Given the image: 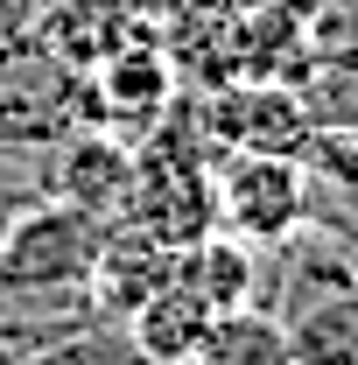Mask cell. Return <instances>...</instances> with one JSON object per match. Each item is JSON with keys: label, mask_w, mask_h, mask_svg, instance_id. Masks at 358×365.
<instances>
[{"label": "cell", "mask_w": 358, "mask_h": 365, "mask_svg": "<svg viewBox=\"0 0 358 365\" xmlns=\"http://www.w3.org/2000/svg\"><path fill=\"white\" fill-rule=\"evenodd\" d=\"M190 365H295L288 359V323L274 317L267 302H239L218 309L204 323V344Z\"/></svg>", "instance_id": "7"}, {"label": "cell", "mask_w": 358, "mask_h": 365, "mask_svg": "<svg viewBox=\"0 0 358 365\" xmlns=\"http://www.w3.org/2000/svg\"><path fill=\"white\" fill-rule=\"evenodd\" d=\"M56 148H63V162H56V176H49L43 190L120 218V211H127V190H134V148L113 140V134H63Z\"/></svg>", "instance_id": "4"}, {"label": "cell", "mask_w": 358, "mask_h": 365, "mask_svg": "<svg viewBox=\"0 0 358 365\" xmlns=\"http://www.w3.org/2000/svg\"><path fill=\"white\" fill-rule=\"evenodd\" d=\"M98 365H148L140 351H113V359H98Z\"/></svg>", "instance_id": "11"}, {"label": "cell", "mask_w": 358, "mask_h": 365, "mask_svg": "<svg viewBox=\"0 0 358 365\" xmlns=\"http://www.w3.org/2000/svg\"><path fill=\"white\" fill-rule=\"evenodd\" d=\"M113 239V218L71 204V197H36L0 225V295L7 302H49V295H85L91 267Z\"/></svg>", "instance_id": "1"}, {"label": "cell", "mask_w": 358, "mask_h": 365, "mask_svg": "<svg viewBox=\"0 0 358 365\" xmlns=\"http://www.w3.org/2000/svg\"><path fill=\"white\" fill-rule=\"evenodd\" d=\"M176 281L190 295H204L211 309H239V302H260V253L211 225L204 239L176 246Z\"/></svg>", "instance_id": "6"}, {"label": "cell", "mask_w": 358, "mask_h": 365, "mask_svg": "<svg viewBox=\"0 0 358 365\" xmlns=\"http://www.w3.org/2000/svg\"><path fill=\"white\" fill-rule=\"evenodd\" d=\"M211 197H218V232L246 239V246H281L310 218V169H302V155L232 148L225 169L211 176Z\"/></svg>", "instance_id": "2"}, {"label": "cell", "mask_w": 358, "mask_h": 365, "mask_svg": "<svg viewBox=\"0 0 358 365\" xmlns=\"http://www.w3.org/2000/svg\"><path fill=\"white\" fill-rule=\"evenodd\" d=\"M310 127H358V63H330L302 98Z\"/></svg>", "instance_id": "10"}, {"label": "cell", "mask_w": 358, "mask_h": 365, "mask_svg": "<svg viewBox=\"0 0 358 365\" xmlns=\"http://www.w3.org/2000/svg\"><path fill=\"white\" fill-rule=\"evenodd\" d=\"M281 323H288V359L295 365H358V288L323 295V302H310Z\"/></svg>", "instance_id": "9"}, {"label": "cell", "mask_w": 358, "mask_h": 365, "mask_svg": "<svg viewBox=\"0 0 358 365\" xmlns=\"http://www.w3.org/2000/svg\"><path fill=\"white\" fill-rule=\"evenodd\" d=\"M211 317H218V309H211L204 295H190L176 274H169V288H155L134 317H127V344H134L148 365H190Z\"/></svg>", "instance_id": "5"}, {"label": "cell", "mask_w": 358, "mask_h": 365, "mask_svg": "<svg viewBox=\"0 0 358 365\" xmlns=\"http://www.w3.org/2000/svg\"><path fill=\"white\" fill-rule=\"evenodd\" d=\"M310 113H302V91L281 85H239L211 106V140L225 148H274V155H302L310 148Z\"/></svg>", "instance_id": "3"}, {"label": "cell", "mask_w": 358, "mask_h": 365, "mask_svg": "<svg viewBox=\"0 0 358 365\" xmlns=\"http://www.w3.org/2000/svg\"><path fill=\"white\" fill-rule=\"evenodd\" d=\"M169 85H176V71H169V56L162 49H134L120 43L113 56H106V71H98V85H91V106L98 113H113V120H155L162 113V98H169Z\"/></svg>", "instance_id": "8"}]
</instances>
